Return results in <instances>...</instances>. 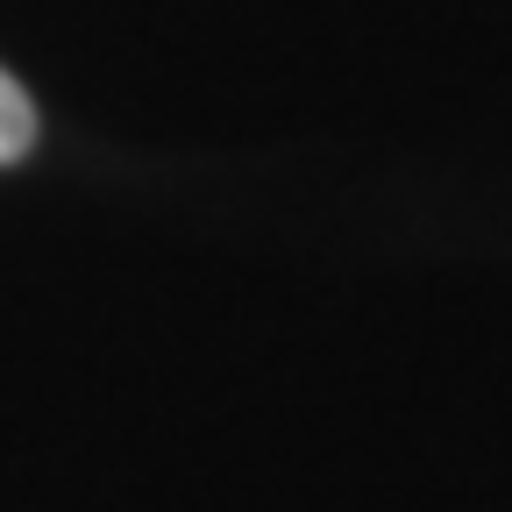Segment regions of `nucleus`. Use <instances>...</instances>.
I'll use <instances>...</instances> for the list:
<instances>
[{
  "mask_svg": "<svg viewBox=\"0 0 512 512\" xmlns=\"http://www.w3.org/2000/svg\"><path fill=\"white\" fill-rule=\"evenodd\" d=\"M29 143H36V100L22 93L15 72H0V164L29 157Z\"/></svg>",
  "mask_w": 512,
  "mask_h": 512,
  "instance_id": "f257e3e1",
  "label": "nucleus"
}]
</instances>
